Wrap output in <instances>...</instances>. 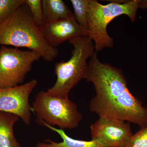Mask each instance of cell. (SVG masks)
<instances>
[{
  "label": "cell",
  "mask_w": 147,
  "mask_h": 147,
  "mask_svg": "<svg viewBox=\"0 0 147 147\" xmlns=\"http://www.w3.org/2000/svg\"><path fill=\"white\" fill-rule=\"evenodd\" d=\"M85 79L94 86L96 95L90 110L99 117H107L147 126V108L129 91L120 69L102 63L95 51L90 59Z\"/></svg>",
  "instance_id": "1"
},
{
  "label": "cell",
  "mask_w": 147,
  "mask_h": 147,
  "mask_svg": "<svg viewBox=\"0 0 147 147\" xmlns=\"http://www.w3.org/2000/svg\"><path fill=\"white\" fill-rule=\"evenodd\" d=\"M0 45L28 48L39 53L44 61L49 62L59 55L57 47L48 43L30 13L23 6L0 24Z\"/></svg>",
  "instance_id": "2"
},
{
  "label": "cell",
  "mask_w": 147,
  "mask_h": 147,
  "mask_svg": "<svg viewBox=\"0 0 147 147\" xmlns=\"http://www.w3.org/2000/svg\"><path fill=\"white\" fill-rule=\"evenodd\" d=\"M69 41L74 47L71 58L55 64L57 81L47 91L52 95L65 98H68L71 90L86 78L88 69L87 60L95 51L94 42L89 36L79 37Z\"/></svg>",
  "instance_id": "3"
},
{
  "label": "cell",
  "mask_w": 147,
  "mask_h": 147,
  "mask_svg": "<svg viewBox=\"0 0 147 147\" xmlns=\"http://www.w3.org/2000/svg\"><path fill=\"white\" fill-rule=\"evenodd\" d=\"M138 0L113 1L102 5L96 0H90L88 17L89 36L94 42L95 52H100L105 48L113 47L114 40L109 36L107 27L113 19L125 15L131 22L136 20Z\"/></svg>",
  "instance_id": "4"
},
{
  "label": "cell",
  "mask_w": 147,
  "mask_h": 147,
  "mask_svg": "<svg viewBox=\"0 0 147 147\" xmlns=\"http://www.w3.org/2000/svg\"><path fill=\"white\" fill-rule=\"evenodd\" d=\"M32 109L36 114V119L62 129L76 128L83 119V115L75 102L69 98L54 96L44 91L35 96Z\"/></svg>",
  "instance_id": "5"
},
{
  "label": "cell",
  "mask_w": 147,
  "mask_h": 147,
  "mask_svg": "<svg viewBox=\"0 0 147 147\" xmlns=\"http://www.w3.org/2000/svg\"><path fill=\"white\" fill-rule=\"evenodd\" d=\"M41 56L32 50L3 46L0 48V88H12L23 83L35 62Z\"/></svg>",
  "instance_id": "6"
},
{
  "label": "cell",
  "mask_w": 147,
  "mask_h": 147,
  "mask_svg": "<svg viewBox=\"0 0 147 147\" xmlns=\"http://www.w3.org/2000/svg\"><path fill=\"white\" fill-rule=\"evenodd\" d=\"M37 83L36 80L32 79L16 86L0 88V112L16 115L29 125L32 111L29 98Z\"/></svg>",
  "instance_id": "7"
},
{
  "label": "cell",
  "mask_w": 147,
  "mask_h": 147,
  "mask_svg": "<svg viewBox=\"0 0 147 147\" xmlns=\"http://www.w3.org/2000/svg\"><path fill=\"white\" fill-rule=\"evenodd\" d=\"M90 131L92 140L106 147H126L133 134L129 123L107 117H99Z\"/></svg>",
  "instance_id": "8"
},
{
  "label": "cell",
  "mask_w": 147,
  "mask_h": 147,
  "mask_svg": "<svg viewBox=\"0 0 147 147\" xmlns=\"http://www.w3.org/2000/svg\"><path fill=\"white\" fill-rule=\"evenodd\" d=\"M39 29L48 43L55 47L67 40L89 36V32L79 25L74 15L53 22H45Z\"/></svg>",
  "instance_id": "9"
},
{
  "label": "cell",
  "mask_w": 147,
  "mask_h": 147,
  "mask_svg": "<svg viewBox=\"0 0 147 147\" xmlns=\"http://www.w3.org/2000/svg\"><path fill=\"white\" fill-rule=\"evenodd\" d=\"M36 121L41 126H45L57 132L63 140L62 142H56L50 139H46L44 140V142L38 143L37 147H106L95 140L86 141L74 139L66 134L62 129L56 128L39 120L36 119Z\"/></svg>",
  "instance_id": "10"
},
{
  "label": "cell",
  "mask_w": 147,
  "mask_h": 147,
  "mask_svg": "<svg viewBox=\"0 0 147 147\" xmlns=\"http://www.w3.org/2000/svg\"><path fill=\"white\" fill-rule=\"evenodd\" d=\"M19 119L16 115L0 112V147H21L13 132V126Z\"/></svg>",
  "instance_id": "11"
},
{
  "label": "cell",
  "mask_w": 147,
  "mask_h": 147,
  "mask_svg": "<svg viewBox=\"0 0 147 147\" xmlns=\"http://www.w3.org/2000/svg\"><path fill=\"white\" fill-rule=\"evenodd\" d=\"M42 3L45 23L74 16L62 0H42Z\"/></svg>",
  "instance_id": "12"
},
{
  "label": "cell",
  "mask_w": 147,
  "mask_h": 147,
  "mask_svg": "<svg viewBox=\"0 0 147 147\" xmlns=\"http://www.w3.org/2000/svg\"><path fill=\"white\" fill-rule=\"evenodd\" d=\"M70 1L73 6L75 20L81 26L88 31L87 13L90 0H71Z\"/></svg>",
  "instance_id": "13"
},
{
  "label": "cell",
  "mask_w": 147,
  "mask_h": 147,
  "mask_svg": "<svg viewBox=\"0 0 147 147\" xmlns=\"http://www.w3.org/2000/svg\"><path fill=\"white\" fill-rule=\"evenodd\" d=\"M25 4V0H0V24Z\"/></svg>",
  "instance_id": "14"
},
{
  "label": "cell",
  "mask_w": 147,
  "mask_h": 147,
  "mask_svg": "<svg viewBox=\"0 0 147 147\" xmlns=\"http://www.w3.org/2000/svg\"><path fill=\"white\" fill-rule=\"evenodd\" d=\"M35 24L39 28L45 23L41 0H25Z\"/></svg>",
  "instance_id": "15"
},
{
  "label": "cell",
  "mask_w": 147,
  "mask_h": 147,
  "mask_svg": "<svg viewBox=\"0 0 147 147\" xmlns=\"http://www.w3.org/2000/svg\"><path fill=\"white\" fill-rule=\"evenodd\" d=\"M126 147H147V126L133 134Z\"/></svg>",
  "instance_id": "16"
},
{
  "label": "cell",
  "mask_w": 147,
  "mask_h": 147,
  "mask_svg": "<svg viewBox=\"0 0 147 147\" xmlns=\"http://www.w3.org/2000/svg\"><path fill=\"white\" fill-rule=\"evenodd\" d=\"M139 8L147 9V0H138Z\"/></svg>",
  "instance_id": "17"
}]
</instances>
